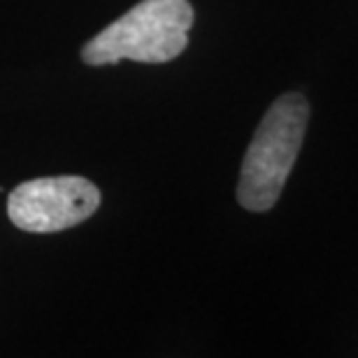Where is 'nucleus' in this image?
Wrapping results in <instances>:
<instances>
[{
	"label": "nucleus",
	"instance_id": "2",
	"mask_svg": "<svg viewBox=\"0 0 358 358\" xmlns=\"http://www.w3.org/2000/svg\"><path fill=\"white\" fill-rule=\"evenodd\" d=\"M310 105L300 93L277 98L249 145L238 184V200L249 212H268L282 196L303 147Z\"/></svg>",
	"mask_w": 358,
	"mask_h": 358
},
{
	"label": "nucleus",
	"instance_id": "3",
	"mask_svg": "<svg viewBox=\"0 0 358 358\" xmlns=\"http://www.w3.org/2000/svg\"><path fill=\"white\" fill-rule=\"evenodd\" d=\"M100 205L87 177H40L19 184L7 198V217L26 233H59L87 221Z\"/></svg>",
	"mask_w": 358,
	"mask_h": 358
},
{
	"label": "nucleus",
	"instance_id": "1",
	"mask_svg": "<svg viewBox=\"0 0 358 358\" xmlns=\"http://www.w3.org/2000/svg\"><path fill=\"white\" fill-rule=\"evenodd\" d=\"M191 26L189 0H142L87 42L82 59L89 66H114L124 59L168 63L189 45Z\"/></svg>",
	"mask_w": 358,
	"mask_h": 358
}]
</instances>
